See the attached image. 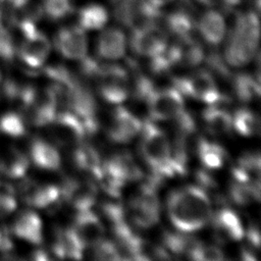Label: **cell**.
Here are the masks:
<instances>
[{"instance_id": "1", "label": "cell", "mask_w": 261, "mask_h": 261, "mask_svg": "<svg viewBox=\"0 0 261 261\" xmlns=\"http://www.w3.org/2000/svg\"><path fill=\"white\" fill-rule=\"evenodd\" d=\"M166 206L171 223L185 232L200 229L212 216L210 199L199 186H187L171 192Z\"/></svg>"}, {"instance_id": "2", "label": "cell", "mask_w": 261, "mask_h": 261, "mask_svg": "<svg viewBox=\"0 0 261 261\" xmlns=\"http://www.w3.org/2000/svg\"><path fill=\"white\" fill-rule=\"evenodd\" d=\"M141 154L150 167L148 179L160 187L165 178L175 176L170 162V144L165 134L150 119L142 123Z\"/></svg>"}, {"instance_id": "3", "label": "cell", "mask_w": 261, "mask_h": 261, "mask_svg": "<svg viewBox=\"0 0 261 261\" xmlns=\"http://www.w3.org/2000/svg\"><path fill=\"white\" fill-rule=\"evenodd\" d=\"M259 40V19L254 11L238 14L229 33L224 57L231 66H243L254 57Z\"/></svg>"}, {"instance_id": "4", "label": "cell", "mask_w": 261, "mask_h": 261, "mask_svg": "<svg viewBox=\"0 0 261 261\" xmlns=\"http://www.w3.org/2000/svg\"><path fill=\"white\" fill-rule=\"evenodd\" d=\"M174 88L190 98L201 100L208 105L224 106L228 98L219 93L213 75L207 70H198L184 77H173Z\"/></svg>"}, {"instance_id": "5", "label": "cell", "mask_w": 261, "mask_h": 261, "mask_svg": "<svg viewBox=\"0 0 261 261\" xmlns=\"http://www.w3.org/2000/svg\"><path fill=\"white\" fill-rule=\"evenodd\" d=\"M126 212L130 223L137 227L148 228L156 224L160 214L157 188L149 181L143 184L130 200Z\"/></svg>"}, {"instance_id": "6", "label": "cell", "mask_w": 261, "mask_h": 261, "mask_svg": "<svg viewBox=\"0 0 261 261\" xmlns=\"http://www.w3.org/2000/svg\"><path fill=\"white\" fill-rule=\"evenodd\" d=\"M95 82L100 96L112 104L124 101L130 90L127 72L116 64H102Z\"/></svg>"}, {"instance_id": "7", "label": "cell", "mask_w": 261, "mask_h": 261, "mask_svg": "<svg viewBox=\"0 0 261 261\" xmlns=\"http://www.w3.org/2000/svg\"><path fill=\"white\" fill-rule=\"evenodd\" d=\"M113 1L115 18L132 31L155 23L161 15L160 9L153 6L149 0Z\"/></svg>"}, {"instance_id": "8", "label": "cell", "mask_w": 261, "mask_h": 261, "mask_svg": "<svg viewBox=\"0 0 261 261\" xmlns=\"http://www.w3.org/2000/svg\"><path fill=\"white\" fill-rule=\"evenodd\" d=\"M146 103L154 120L174 119L185 110L182 95L175 88L155 89Z\"/></svg>"}, {"instance_id": "9", "label": "cell", "mask_w": 261, "mask_h": 261, "mask_svg": "<svg viewBox=\"0 0 261 261\" xmlns=\"http://www.w3.org/2000/svg\"><path fill=\"white\" fill-rule=\"evenodd\" d=\"M59 191L63 200L77 211L90 209L95 204L98 194L92 179L79 177H65Z\"/></svg>"}, {"instance_id": "10", "label": "cell", "mask_w": 261, "mask_h": 261, "mask_svg": "<svg viewBox=\"0 0 261 261\" xmlns=\"http://www.w3.org/2000/svg\"><path fill=\"white\" fill-rule=\"evenodd\" d=\"M129 46L136 54L151 58L167 46V35L156 23H152L133 30Z\"/></svg>"}, {"instance_id": "11", "label": "cell", "mask_w": 261, "mask_h": 261, "mask_svg": "<svg viewBox=\"0 0 261 261\" xmlns=\"http://www.w3.org/2000/svg\"><path fill=\"white\" fill-rule=\"evenodd\" d=\"M50 124L52 137L61 146H76L87 135L83 123L70 111H57Z\"/></svg>"}, {"instance_id": "12", "label": "cell", "mask_w": 261, "mask_h": 261, "mask_svg": "<svg viewBox=\"0 0 261 261\" xmlns=\"http://www.w3.org/2000/svg\"><path fill=\"white\" fill-rule=\"evenodd\" d=\"M142 122L126 108L117 106L112 114L108 125L107 135L115 143H128L141 132Z\"/></svg>"}, {"instance_id": "13", "label": "cell", "mask_w": 261, "mask_h": 261, "mask_svg": "<svg viewBox=\"0 0 261 261\" xmlns=\"http://www.w3.org/2000/svg\"><path fill=\"white\" fill-rule=\"evenodd\" d=\"M82 247H94L104 237V227L98 216L92 211L80 210L70 226Z\"/></svg>"}, {"instance_id": "14", "label": "cell", "mask_w": 261, "mask_h": 261, "mask_svg": "<svg viewBox=\"0 0 261 261\" xmlns=\"http://www.w3.org/2000/svg\"><path fill=\"white\" fill-rule=\"evenodd\" d=\"M56 49L66 58L81 60L87 53V38L79 25L61 28L55 35Z\"/></svg>"}, {"instance_id": "15", "label": "cell", "mask_w": 261, "mask_h": 261, "mask_svg": "<svg viewBox=\"0 0 261 261\" xmlns=\"http://www.w3.org/2000/svg\"><path fill=\"white\" fill-rule=\"evenodd\" d=\"M49 53L50 43L46 36L38 30L23 37V42L19 48V56L25 64L32 67L41 66Z\"/></svg>"}, {"instance_id": "16", "label": "cell", "mask_w": 261, "mask_h": 261, "mask_svg": "<svg viewBox=\"0 0 261 261\" xmlns=\"http://www.w3.org/2000/svg\"><path fill=\"white\" fill-rule=\"evenodd\" d=\"M102 170L122 180L124 184L139 180L143 176L140 166L128 153L114 154L102 161Z\"/></svg>"}, {"instance_id": "17", "label": "cell", "mask_w": 261, "mask_h": 261, "mask_svg": "<svg viewBox=\"0 0 261 261\" xmlns=\"http://www.w3.org/2000/svg\"><path fill=\"white\" fill-rule=\"evenodd\" d=\"M210 221L219 240L239 241L244 237V229L238 214L231 209L224 207L212 214Z\"/></svg>"}, {"instance_id": "18", "label": "cell", "mask_w": 261, "mask_h": 261, "mask_svg": "<svg viewBox=\"0 0 261 261\" xmlns=\"http://www.w3.org/2000/svg\"><path fill=\"white\" fill-rule=\"evenodd\" d=\"M126 48V39L122 31L117 28L104 30L97 41V54L104 59L120 58Z\"/></svg>"}, {"instance_id": "19", "label": "cell", "mask_w": 261, "mask_h": 261, "mask_svg": "<svg viewBox=\"0 0 261 261\" xmlns=\"http://www.w3.org/2000/svg\"><path fill=\"white\" fill-rule=\"evenodd\" d=\"M201 37L211 46L220 44L225 35V21L223 16L216 10L204 12L197 22Z\"/></svg>"}, {"instance_id": "20", "label": "cell", "mask_w": 261, "mask_h": 261, "mask_svg": "<svg viewBox=\"0 0 261 261\" xmlns=\"http://www.w3.org/2000/svg\"><path fill=\"white\" fill-rule=\"evenodd\" d=\"M12 228L19 239L35 245L42 243V222L38 214L33 211H23L18 214Z\"/></svg>"}, {"instance_id": "21", "label": "cell", "mask_w": 261, "mask_h": 261, "mask_svg": "<svg viewBox=\"0 0 261 261\" xmlns=\"http://www.w3.org/2000/svg\"><path fill=\"white\" fill-rule=\"evenodd\" d=\"M72 155L73 163L80 170L99 180L102 174V160L93 146L81 143L76 145Z\"/></svg>"}, {"instance_id": "22", "label": "cell", "mask_w": 261, "mask_h": 261, "mask_svg": "<svg viewBox=\"0 0 261 261\" xmlns=\"http://www.w3.org/2000/svg\"><path fill=\"white\" fill-rule=\"evenodd\" d=\"M24 201L37 208H48L55 205L60 197L59 188L53 185L37 186L35 184H25L23 186Z\"/></svg>"}, {"instance_id": "23", "label": "cell", "mask_w": 261, "mask_h": 261, "mask_svg": "<svg viewBox=\"0 0 261 261\" xmlns=\"http://www.w3.org/2000/svg\"><path fill=\"white\" fill-rule=\"evenodd\" d=\"M53 253L61 259H81L84 248L70 227L58 228L52 245Z\"/></svg>"}, {"instance_id": "24", "label": "cell", "mask_w": 261, "mask_h": 261, "mask_svg": "<svg viewBox=\"0 0 261 261\" xmlns=\"http://www.w3.org/2000/svg\"><path fill=\"white\" fill-rule=\"evenodd\" d=\"M30 154L33 162L39 168L45 170H57L60 167V155L58 151L46 141L36 139L32 142Z\"/></svg>"}, {"instance_id": "25", "label": "cell", "mask_w": 261, "mask_h": 261, "mask_svg": "<svg viewBox=\"0 0 261 261\" xmlns=\"http://www.w3.org/2000/svg\"><path fill=\"white\" fill-rule=\"evenodd\" d=\"M203 121L209 133L222 136L230 132L232 126V117L225 107L209 105L203 111Z\"/></svg>"}, {"instance_id": "26", "label": "cell", "mask_w": 261, "mask_h": 261, "mask_svg": "<svg viewBox=\"0 0 261 261\" xmlns=\"http://www.w3.org/2000/svg\"><path fill=\"white\" fill-rule=\"evenodd\" d=\"M162 243L164 248L169 252L189 258L196 250V248L201 244L197 238L190 236L185 231L171 232L167 230L162 233Z\"/></svg>"}, {"instance_id": "27", "label": "cell", "mask_w": 261, "mask_h": 261, "mask_svg": "<svg viewBox=\"0 0 261 261\" xmlns=\"http://www.w3.org/2000/svg\"><path fill=\"white\" fill-rule=\"evenodd\" d=\"M177 48L176 65L185 67H193L200 64L205 58L204 50L201 44L192 39L191 36L179 38L175 43Z\"/></svg>"}, {"instance_id": "28", "label": "cell", "mask_w": 261, "mask_h": 261, "mask_svg": "<svg viewBox=\"0 0 261 261\" xmlns=\"http://www.w3.org/2000/svg\"><path fill=\"white\" fill-rule=\"evenodd\" d=\"M108 20L106 8L97 3H91L83 6L77 13L79 27L85 30H100Z\"/></svg>"}, {"instance_id": "29", "label": "cell", "mask_w": 261, "mask_h": 261, "mask_svg": "<svg viewBox=\"0 0 261 261\" xmlns=\"http://www.w3.org/2000/svg\"><path fill=\"white\" fill-rule=\"evenodd\" d=\"M29 167V160L17 149L10 148L0 158V170L11 178L22 177Z\"/></svg>"}, {"instance_id": "30", "label": "cell", "mask_w": 261, "mask_h": 261, "mask_svg": "<svg viewBox=\"0 0 261 261\" xmlns=\"http://www.w3.org/2000/svg\"><path fill=\"white\" fill-rule=\"evenodd\" d=\"M196 153L199 155L203 165L208 169L220 168L226 158V153L221 146L202 138L198 143Z\"/></svg>"}, {"instance_id": "31", "label": "cell", "mask_w": 261, "mask_h": 261, "mask_svg": "<svg viewBox=\"0 0 261 261\" xmlns=\"http://www.w3.org/2000/svg\"><path fill=\"white\" fill-rule=\"evenodd\" d=\"M194 18L187 8L176 9L165 18L167 30L178 39L189 37L194 29Z\"/></svg>"}, {"instance_id": "32", "label": "cell", "mask_w": 261, "mask_h": 261, "mask_svg": "<svg viewBox=\"0 0 261 261\" xmlns=\"http://www.w3.org/2000/svg\"><path fill=\"white\" fill-rule=\"evenodd\" d=\"M232 87L237 98L242 102H250L258 98L260 94L258 80L255 81L253 76L245 72L238 73L233 76Z\"/></svg>"}, {"instance_id": "33", "label": "cell", "mask_w": 261, "mask_h": 261, "mask_svg": "<svg viewBox=\"0 0 261 261\" xmlns=\"http://www.w3.org/2000/svg\"><path fill=\"white\" fill-rule=\"evenodd\" d=\"M232 126L242 136L251 137L259 130V119L251 110L240 108L232 117Z\"/></svg>"}, {"instance_id": "34", "label": "cell", "mask_w": 261, "mask_h": 261, "mask_svg": "<svg viewBox=\"0 0 261 261\" xmlns=\"http://www.w3.org/2000/svg\"><path fill=\"white\" fill-rule=\"evenodd\" d=\"M177 62V48L176 44L166 46L161 52L151 57L150 68L154 73L167 72Z\"/></svg>"}, {"instance_id": "35", "label": "cell", "mask_w": 261, "mask_h": 261, "mask_svg": "<svg viewBox=\"0 0 261 261\" xmlns=\"http://www.w3.org/2000/svg\"><path fill=\"white\" fill-rule=\"evenodd\" d=\"M43 12L52 20H59L73 11L72 0H44Z\"/></svg>"}, {"instance_id": "36", "label": "cell", "mask_w": 261, "mask_h": 261, "mask_svg": "<svg viewBox=\"0 0 261 261\" xmlns=\"http://www.w3.org/2000/svg\"><path fill=\"white\" fill-rule=\"evenodd\" d=\"M251 182H244L233 178L229 185L228 195L234 204L245 206L248 205L253 199H255Z\"/></svg>"}, {"instance_id": "37", "label": "cell", "mask_w": 261, "mask_h": 261, "mask_svg": "<svg viewBox=\"0 0 261 261\" xmlns=\"http://www.w3.org/2000/svg\"><path fill=\"white\" fill-rule=\"evenodd\" d=\"M0 130L11 137H21L25 134L23 117L16 113H6L0 118Z\"/></svg>"}, {"instance_id": "38", "label": "cell", "mask_w": 261, "mask_h": 261, "mask_svg": "<svg viewBox=\"0 0 261 261\" xmlns=\"http://www.w3.org/2000/svg\"><path fill=\"white\" fill-rule=\"evenodd\" d=\"M93 248V255L98 260H120L121 252L117 245L108 240H101Z\"/></svg>"}, {"instance_id": "39", "label": "cell", "mask_w": 261, "mask_h": 261, "mask_svg": "<svg viewBox=\"0 0 261 261\" xmlns=\"http://www.w3.org/2000/svg\"><path fill=\"white\" fill-rule=\"evenodd\" d=\"M155 89L153 82L149 77L143 74H138L133 87V96L139 101L146 102Z\"/></svg>"}, {"instance_id": "40", "label": "cell", "mask_w": 261, "mask_h": 261, "mask_svg": "<svg viewBox=\"0 0 261 261\" xmlns=\"http://www.w3.org/2000/svg\"><path fill=\"white\" fill-rule=\"evenodd\" d=\"M16 200L13 190L0 181V217L10 214L16 208Z\"/></svg>"}, {"instance_id": "41", "label": "cell", "mask_w": 261, "mask_h": 261, "mask_svg": "<svg viewBox=\"0 0 261 261\" xmlns=\"http://www.w3.org/2000/svg\"><path fill=\"white\" fill-rule=\"evenodd\" d=\"M194 260H204V261H219L224 259V255L222 251L216 246H208L204 244H200L193 254L190 257Z\"/></svg>"}, {"instance_id": "42", "label": "cell", "mask_w": 261, "mask_h": 261, "mask_svg": "<svg viewBox=\"0 0 261 261\" xmlns=\"http://www.w3.org/2000/svg\"><path fill=\"white\" fill-rule=\"evenodd\" d=\"M14 56V44L12 38L4 27L0 25V58L10 60Z\"/></svg>"}, {"instance_id": "43", "label": "cell", "mask_w": 261, "mask_h": 261, "mask_svg": "<svg viewBox=\"0 0 261 261\" xmlns=\"http://www.w3.org/2000/svg\"><path fill=\"white\" fill-rule=\"evenodd\" d=\"M238 163H239V167H241L248 173L255 172L258 174L260 171L261 161H260V155L258 152L245 153L239 158Z\"/></svg>"}, {"instance_id": "44", "label": "cell", "mask_w": 261, "mask_h": 261, "mask_svg": "<svg viewBox=\"0 0 261 261\" xmlns=\"http://www.w3.org/2000/svg\"><path fill=\"white\" fill-rule=\"evenodd\" d=\"M206 60L208 66L214 73L220 75L221 77L229 76V70L225 63L223 62L221 55L217 51H211L206 57Z\"/></svg>"}, {"instance_id": "45", "label": "cell", "mask_w": 261, "mask_h": 261, "mask_svg": "<svg viewBox=\"0 0 261 261\" xmlns=\"http://www.w3.org/2000/svg\"><path fill=\"white\" fill-rule=\"evenodd\" d=\"M196 179H197L200 188H202L205 192H207V191L214 192L217 188L215 178L206 169H199L196 172Z\"/></svg>"}, {"instance_id": "46", "label": "cell", "mask_w": 261, "mask_h": 261, "mask_svg": "<svg viewBox=\"0 0 261 261\" xmlns=\"http://www.w3.org/2000/svg\"><path fill=\"white\" fill-rule=\"evenodd\" d=\"M247 238L249 241V245L255 249H259L260 247V232L259 228L255 224H251L247 231Z\"/></svg>"}, {"instance_id": "47", "label": "cell", "mask_w": 261, "mask_h": 261, "mask_svg": "<svg viewBox=\"0 0 261 261\" xmlns=\"http://www.w3.org/2000/svg\"><path fill=\"white\" fill-rule=\"evenodd\" d=\"M149 1H150V3H151L153 6H155V7L158 8V9H160L162 6H165V5L169 4V3L172 2L173 0H149Z\"/></svg>"}, {"instance_id": "48", "label": "cell", "mask_w": 261, "mask_h": 261, "mask_svg": "<svg viewBox=\"0 0 261 261\" xmlns=\"http://www.w3.org/2000/svg\"><path fill=\"white\" fill-rule=\"evenodd\" d=\"M197 2L203 4V5H207V6H212V5H215L216 3L220 2L221 0H196Z\"/></svg>"}, {"instance_id": "49", "label": "cell", "mask_w": 261, "mask_h": 261, "mask_svg": "<svg viewBox=\"0 0 261 261\" xmlns=\"http://www.w3.org/2000/svg\"><path fill=\"white\" fill-rule=\"evenodd\" d=\"M4 8H5V0H0V21H1L2 15H3Z\"/></svg>"}, {"instance_id": "50", "label": "cell", "mask_w": 261, "mask_h": 261, "mask_svg": "<svg viewBox=\"0 0 261 261\" xmlns=\"http://www.w3.org/2000/svg\"><path fill=\"white\" fill-rule=\"evenodd\" d=\"M3 238H2V236H1V232H0V247H2L3 246Z\"/></svg>"}, {"instance_id": "51", "label": "cell", "mask_w": 261, "mask_h": 261, "mask_svg": "<svg viewBox=\"0 0 261 261\" xmlns=\"http://www.w3.org/2000/svg\"><path fill=\"white\" fill-rule=\"evenodd\" d=\"M0 81H1V72H0Z\"/></svg>"}]
</instances>
